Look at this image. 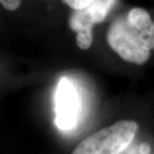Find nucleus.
Masks as SVG:
<instances>
[{"mask_svg":"<svg viewBox=\"0 0 154 154\" xmlns=\"http://www.w3.org/2000/svg\"><path fill=\"white\" fill-rule=\"evenodd\" d=\"M0 3L5 9L9 11H14L20 7L22 0H0Z\"/></svg>","mask_w":154,"mask_h":154,"instance_id":"nucleus-6","label":"nucleus"},{"mask_svg":"<svg viewBox=\"0 0 154 154\" xmlns=\"http://www.w3.org/2000/svg\"><path fill=\"white\" fill-rule=\"evenodd\" d=\"M80 114V96L75 83L61 78L56 91V124L62 131L73 130Z\"/></svg>","mask_w":154,"mask_h":154,"instance_id":"nucleus-4","label":"nucleus"},{"mask_svg":"<svg viewBox=\"0 0 154 154\" xmlns=\"http://www.w3.org/2000/svg\"><path fill=\"white\" fill-rule=\"evenodd\" d=\"M62 1L73 10H79L88 6L94 0H62Z\"/></svg>","mask_w":154,"mask_h":154,"instance_id":"nucleus-5","label":"nucleus"},{"mask_svg":"<svg viewBox=\"0 0 154 154\" xmlns=\"http://www.w3.org/2000/svg\"><path fill=\"white\" fill-rule=\"evenodd\" d=\"M116 0H94L83 9L74 10L69 19V26L76 32V42L82 50H87L93 44L94 26L103 22L116 4Z\"/></svg>","mask_w":154,"mask_h":154,"instance_id":"nucleus-3","label":"nucleus"},{"mask_svg":"<svg viewBox=\"0 0 154 154\" xmlns=\"http://www.w3.org/2000/svg\"><path fill=\"white\" fill-rule=\"evenodd\" d=\"M139 151L141 154H149L150 151H151V147H150L148 144L143 143V144H141V146H140Z\"/></svg>","mask_w":154,"mask_h":154,"instance_id":"nucleus-7","label":"nucleus"},{"mask_svg":"<svg viewBox=\"0 0 154 154\" xmlns=\"http://www.w3.org/2000/svg\"><path fill=\"white\" fill-rule=\"evenodd\" d=\"M106 41L121 59L141 65L148 61L154 49V21L145 9L131 8L109 25Z\"/></svg>","mask_w":154,"mask_h":154,"instance_id":"nucleus-1","label":"nucleus"},{"mask_svg":"<svg viewBox=\"0 0 154 154\" xmlns=\"http://www.w3.org/2000/svg\"><path fill=\"white\" fill-rule=\"evenodd\" d=\"M138 125L133 120H119L79 143L72 154H119L135 137Z\"/></svg>","mask_w":154,"mask_h":154,"instance_id":"nucleus-2","label":"nucleus"}]
</instances>
